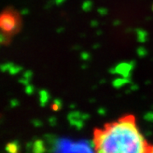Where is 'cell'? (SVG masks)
<instances>
[{
	"label": "cell",
	"instance_id": "2",
	"mask_svg": "<svg viewBox=\"0 0 153 153\" xmlns=\"http://www.w3.org/2000/svg\"><path fill=\"white\" fill-rule=\"evenodd\" d=\"M147 153H153V145H150V148H149L148 152H147Z\"/></svg>",
	"mask_w": 153,
	"mask_h": 153
},
{
	"label": "cell",
	"instance_id": "1",
	"mask_svg": "<svg viewBox=\"0 0 153 153\" xmlns=\"http://www.w3.org/2000/svg\"><path fill=\"white\" fill-rule=\"evenodd\" d=\"M95 153H147L150 144L133 115H125L93 132Z\"/></svg>",
	"mask_w": 153,
	"mask_h": 153
}]
</instances>
